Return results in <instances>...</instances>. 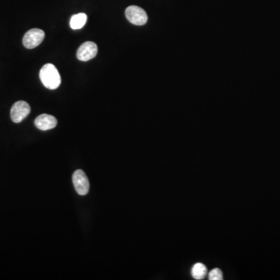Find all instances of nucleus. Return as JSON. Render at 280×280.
<instances>
[{
	"mask_svg": "<svg viewBox=\"0 0 280 280\" xmlns=\"http://www.w3.org/2000/svg\"><path fill=\"white\" fill-rule=\"evenodd\" d=\"M97 51L98 49L97 45L94 42H86L79 46L76 52V56L80 61H89L97 56Z\"/></svg>",
	"mask_w": 280,
	"mask_h": 280,
	"instance_id": "nucleus-6",
	"label": "nucleus"
},
{
	"mask_svg": "<svg viewBox=\"0 0 280 280\" xmlns=\"http://www.w3.org/2000/svg\"><path fill=\"white\" fill-rule=\"evenodd\" d=\"M40 79L46 88L57 89L61 84V76L56 67L52 63H47L40 71Z\"/></svg>",
	"mask_w": 280,
	"mask_h": 280,
	"instance_id": "nucleus-1",
	"label": "nucleus"
},
{
	"mask_svg": "<svg viewBox=\"0 0 280 280\" xmlns=\"http://www.w3.org/2000/svg\"><path fill=\"white\" fill-rule=\"evenodd\" d=\"M207 275V268L203 263H196L192 269V276L195 280H203Z\"/></svg>",
	"mask_w": 280,
	"mask_h": 280,
	"instance_id": "nucleus-9",
	"label": "nucleus"
},
{
	"mask_svg": "<svg viewBox=\"0 0 280 280\" xmlns=\"http://www.w3.org/2000/svg\"><path fill=\"white\" fill-rule=\"evenodd\" d=\"M30 112H31V107L26 101H17L11 108V119L15 123H19L25 119Z\"/></svg>",
	"mask_w": 280,
	"mask_h": 280,
	"instance_id": "nucleus-5",
	"label": "nucleus"
},
{
	"mask_svg": "<svg viewBox=\"0 0 280 280\" xmlns=\"http://www.w3.org/2000/svg\"><path fill=\"white\" fill-rule=\"evenodd\" d=\"M223 273L219 269H213L209 273V280H223Z\"/></svg>",
	"mask_w": 280,
	"mask_h": 280,
	"instance_id": "nucleus-10",
	"label": "nucleus"
},
{
	"mask_svg": "<svg viewBox=\"0 0 280 280\" xmlns=\"http://www.w3.org/2000/svg\"><path fill=\"white\" fill-rule=\"evenodd\" d=\"M45 36V32L41 29H31L23 36V45L28 49H34L43 42Z\"/></svg>",
	"mask_w": 280,
	"mask_h": 280,
	"instance_id": "nucleus-3",
	"label": "nucleus"
},
{
	"mask_svg": "<svg viewBox=\"0 0 280 280\" xmlns=\"http://www.w3.org/2000/svg\"><path fill=\"white\" fill-rule=\"evenodd\" d=\"M87 21V16L83 13L73 15L70 19V27L73 30H79L83 27Z\"/></svg>",
	"mask_w": 280,
	"mask_h": 280,
	"instance_id": "nucleus-8",
	"label": "nucleus"
},
{
	"mask_svg": "<svg viewBox=\"0 0 280 280\" xmlns=\"http://www.w3.org/2000/svg\"><path fill=\"white\" fill-rule=\"evenodd\" d=\"M72 182L78 194L85 196L88 193L90 183L84 171L82 170L75 171L72 175Z\"/></svg>",
	"mask_w": 280,
	"mask_h": 280,
	"instance_id": "nucleus-4",
	"label": "nucleus"
},
{
	"mask_svg": "<svg viewBox=\"0 0 280 280\" xmlns=\"http://www.w3.org/2000/svg\"><path fill=\"white\" fill-rule=\"evenodd\" d=\"M126 16L130 23L137 26L144 25L148 20L145 11L137 5L129 6L126 10Z\"/></svg>",
	"mask_w": 280,
	"mask_h": 280,
	"instance_id": "nucleus-2",
	"label": "nucleus"
},
{
	"mask_svg": "<svg viewBox=\"0 0 280 280\" xmlns=\"http://www.w3.org/2000/svg\"><path fill=\"white\" fill-rule=\"evenodd\" d=\"M34 124L38 130L47 131L54 129L57 126V119L52 115L42 114L35 119Z\"/></svg>",
	"mask_w": 280,
	"mask_h": 280,
	"instance_id": "nucleus-7",
	"label": "nucleus"
}]
</instances>
